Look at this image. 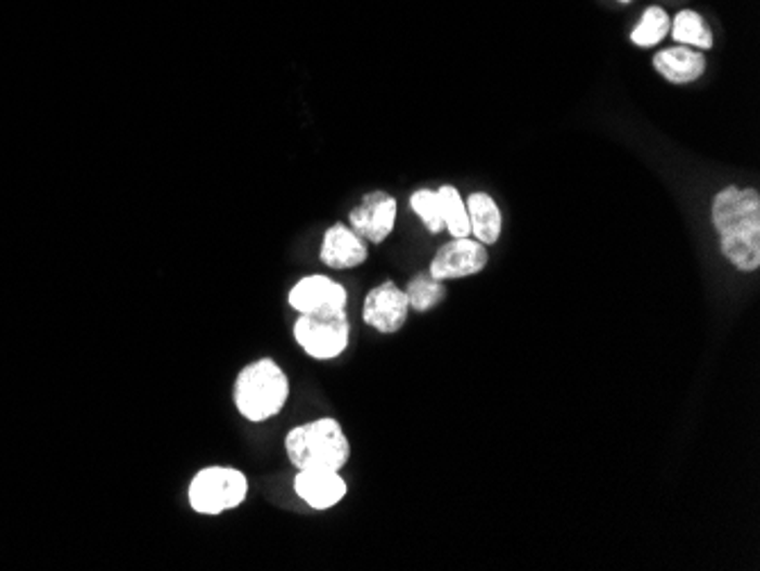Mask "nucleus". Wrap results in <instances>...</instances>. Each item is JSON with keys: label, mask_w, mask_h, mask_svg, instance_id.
Returning <instances> with one entry per match:
<instances>
[{"label": "nucleus", "mask_w": 760, "mask_h": 571, "mask_svg": "<svg viewBox=\"0 0 760 571\" xmlns=\"http://www.w3.org/2000/svg\"><path fill=\"white\" fill-rule=\"evenodd\" d=\"M670 33L681 46H690V49H697V51L712 49V33L706 28L701 14L693 10L679 12L672 21Z\"/></svg>", "instance_id": "obj_15"}, {"label": "nucleus", "mask_w": 760, "mask_h": 571, "mask_svg": "<svg viewBox=\"0 0 760 571\" xmlns=\"http://www.w3.org/2000/svg\"><path fill=\"white\" fill-rule=\"evenodd\" d=\"M670 26H672V18L667 16L665 10L649 8L642 14L631 39L635 46H642V49H652V46L665 39V35H670Z\"/></svg>", "instance_id": "obj_17"}, {"label": "nucleus", "mask_w": 760, "mask_h": 571, "mask_svg": "<svg viewBox=\"0 0 760 571\" xmlns=\"http://www.w3.org/2000/svg\"><path fill=\"white\" fill-rule=\"evenodd\" d=\"M233 399L237 413L246 421L262 424L285 407L289 399V378L271 358L256 360L237 374Z\"/></svg>", "instance_id": "obj_3"}, {"label": "nucleus", "mask_w": 760, "mask_h": 571, "mask_svg": "<svg viewBox=\"0 0 760 571\" xmlns=\"http://www.w3.org/2000/svg\"><path fill=\"white\" fill-rule=\"evenodd\" d=\"M397 212H399L397 198L383 190H376L360 198V203L349 215V221L353 231L364 242L383 244L391 233H395Z\"/></svg>", "instance_id": "obj_7"}, {"label": "nucleus", "mask_w": 760, "mask_h": 571, "mask_svg": "<svg viewBox=\"0 0 760 571\" xmlns=\"http://www.w3.org/2000/svg\"><path fill=\"white\" fill-rule=\"evenodd\" d=\"M410 208L412 212L422 219L426 225V231L437 235L445 231V221L440 215V200H437L435 190H417L410 196Z\"/></svg>", "instance_id": "obj_18"}, {"label": "nucleus", "mask_w": 760, "mask_h": 571, "mask_svg": "<svg viewBox=\"0 0 760 571\" xmlns=\"http://www.w3.org/2000/svg\"><path fill=\"white\" fill-rule=\"evenodd\" d=\"M437 200H440V215L445 221V228L451 237H472L469 228V212L467 203L460 196V192L451 185H442L437 190Z\"/></svg>", "instance_id": "obj_14"}, {"label": "nucleus", "mask_w": 760, "mask_h": 571, "mask_svg": "<svg viewBox=\"0 0 760 571\" xmlns=\"http://www.w3.org/2000/svg\"><path fill=\"white\" fill-rule=\"evenodd\" d=\"M347 481L339 471L301 469L294 476V492L312 510H331L347 496Z\"/></svg>", "instance_id": "obj_10"}, {"label": "nucleus", "mask_w": 760, "mask_h": 571, "mask_svg": "<svg viewBox=\"0 0 760 571\" xmlns=\"http://www.w3.org/2000/svg\"><path fill=\"white\" fill-rule=\"evenodd\" d=\"M248 496V478L235 467H205L194 473L188 498L194 512L217 517L240 508Z\"/></svg>", "instance_id": "obj_4"}, {"label": "nucleus", "mask_w": 760, "mask_h": 571, "mask_svg": "<svg viewBox=\"0 0 760 571\" xmlns=\"http://www.w3.org/2000/svg\"><path fill=\"white\" fill-rule=\"evenodd\" d=\"M403 291L408 296L410 310H417V312H428L447 299L445 281L433 278L428 271L417 273V276L408 283V287Z\"/></svg>", "instance_id": "obj_16"}, {"label": "nucleus", "mask_w": 760, "mask_h": 571, "mask_svg": "<svg viewBox=\"0 0 760 571\" xmlns=\"http://www.w3.org/2000/svg\"><path fill=\"white\" fill-rule=\"evenodd\" d=\"M712 225L720 235L722 256L738 271L760 267V194L758 190L724 187L712 200Z\"/></svg>", "instance_id": "obj_1"}, {"label": "nucleus", "mask_w": 760, "mask_h": 571, "mask_svg": "<svg viewBox=\"0 0 760 571\" xmlns=\"http://www.w3.org/2000/svg\"><path fill=\"white\" fill-rule=\"evenodd\" d=\"M619 3H631V0H619Z\"/></svg>", "instance_id": "obj_19"}, {"label": "nucleus", "mask_w": 760, "mask_h": 571, "mask_svg": "<svg viewBox=\"0 0 760 571\" xmlns=\"http://www.w3.org/2000/svg\"><path fill=\"white\" fill-rule=\"evenodd\" d=\"M287 301L298 314H333L347 310L349 294L347 287L337 281L314 273V276L301 278L289 289Z\"/></svg>", "instance_id": "obj_9"}, {"label": "nucleus", "mask_w": 760, "mask_h": 571, "mask_svg": "<svg viewBox=\"0 0 760 571\" xmlns=\"http://www.w3.org/2000/svg\"><path fill=\"white\" fill-rule=\"evenodd\" d=\"M285 451L298 471H342L351 458V442L337 419L321 417L292 428L285 438Z\"/></svg>", "instance_id": "obj_2"}, {"label": "nucleus", "mask_w": 760, "mask_h": 571, "mask_svg": "<svg viewBox=\"0 0 760 571\" xmlns=\"http://www.w3.org/2000/svg\"><path fill=\"white\" fill-rule=\"evenodd\" d=\"M465 203H467L469 228L474 239L486 246L497 244L501 237V225H503L497 200L486 192H476Z\"/></svg>", "instance_id": "obj_13"}, {"label": "nucleus", "mask_w": 760, "mask_h": 571, "mask_svg": "<svg viewBox=\"0 0 760 571\" xmlns=\"http://www.w3.org/2000/svg\"><path fill=\"white\" fill-rule=\"evenodd\" d=\"M488 267V248L472 237H453L430 260L428 273L437 281L476 276Z\"/></svg>", "instance_id": "obj_6"}, {"label": "nucleus", "mask_w": 760, "mask_h": 571, "mask_svg": "<svg viewBox=\"0 0 760 571\" xmlns=\"http://www.w3.org/2000/svg\"><path fill=\"white\" fill-rule=\"evenodd\" d=\"M656 72L674 85H687L695 82L706 72V57L701 51L690 49V46H674V49H665L654 57Z\"/></svg>", "instance_id": "obj_12"}, {"label": "nucleus", "mask_w": 760, "mask_h": 571, "mask_svg": "<svg viewBox=\"0 0 760 571\" xmlns=\"http://www.w3.org/2000/svg\"><path fill=\"white\" fill-rule=\"evenodd\" d=\"M319 258L326 267L337 271L356 269L370 258V248H366V242L353 231L351 225L333 223L324 233V239H321Z\"/></svg>", "instance_id": "obj_11"}, {"label": "nucleus", "mask_w": 760, "mask_h": 571, "mask_svg": "<svg viewBox=\"0 0 760 571\" xmlns=\"http://www.w3.org/2000/svg\"><path fill=\"white\" fill-rule=\"evenodd\" d=\"M294 339L306 355L314 360H335L349 349V314L347 310L333 314H298Z\"/></svg>", "instance_id": "obj_5"}, {"label": "nucleus", "mask_w": 760, "mask_h": 571, "mask_svg": "<svg viewBox=\"0 0 760 571\" xmlns=\"http://www.w3.org/2000/svg\"><path fill=\"white\" fill-rule=\"evenodd\" d=\"M408 314H410L408 296L395 283L389 281L381 283L364 296L362 322L383 335L399 333L408 322Z\"/></svg>", "instance_id": "obj_8"}]
</instances>
